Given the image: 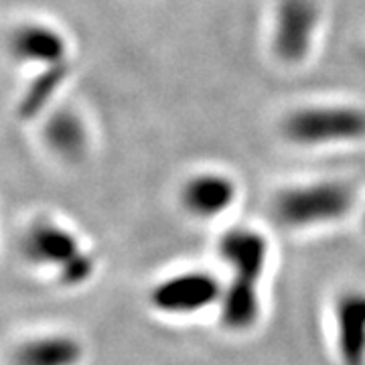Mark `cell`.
<instances>
[{"instance_id": "cell-10", "label": "cell", "mask_w": 365, "mask_h": 365, "mask_svg": "<svg viewBox=\"0 0 365 365\" xmlns=\"http://www.w3.org/2000/svg\"><path fill=\"white\" fill-rule=\"evenodd\" d=\"M45 140L61 158L76 160L88 150V130L83 120L69 110L53 114L45 126Z\"/></svg>"}, {"instance_id": "cell-3", "label": "cell", "mask_w": 365, "mask_h": 365, "mask_svg": "<svg viewBox=\"0 0 365 365\" xmlns=\"http://www.w3.org/2000/svg\"><path fill=\"white\" fill-rule=\"evenodd\" d=\"M282 134L299 146H331L365 140V108L355 104H307L282 120Z\"/></svg>"}, {"instance_id": "cell-2", "label": "cell", "mask_w": 365, "mask_h": 365, "mask_svg": "<svg viewBox=\"0 0 365 365\" xmlns=\"http://www.w3.org/2000/svg\"><path fill=\"white\" fill-rule=\"evenodd\" d=\"M355 203L353 189L343 181L319 179L297 182L278 191L274 217L290 230H311L343 220Z\"/></svg>"}, {"instance_id": "cell-1", "label": "cell", "mask_w": 365, "mask_h": 365, "mask_svg": "<svg viewBox=\"0 0 365 365\" xmlns=\"http://www.w3.org/2000/svg\"><path fill=\"white\" fill-rule=\"evenodd\" d=\"M217 254L230 270L217 307L220 323L235 335L248 333L262 317L260 284L270 264V240L252 225H234L217 240Z\"/></svg>"}, {"instance_id": "cell-8", "label": "cell", "mask_w": 365, "mask_h": 365, "mask_svg": "<svg viewBox=\"0 0 365 365\" xmlns=\"http://www.w3.org/2000/svg\"><path fill=\"white\" fill-rule=\"evenodd\" d=\"M335 351L341 365H365V290L335 300Z\"/></svg>"}, {"instance_id": "cell-6", "label": "cell", "mask_w": 365, "mask_h": 365, "mask_svg": "<svg viewBox=\"0 0 365 365\" xmlns=\"http://www.w3.org/2000/svg\"><path fill=\"white\" fill-rule=\"evenodd\" d=\"M237 201V182L222 170H199L189 175L179 189L182 211L195 220L209 222L227 213Z\"/></svg>"}, {"instance_id": "cell-11", "label": "cell", "mask_w": 365, "mask_h": 365, "mask_svg": "<svg viewBox=\"0 0 365 365\" xmlns=\"http://www.w3.org/2000/svg\"><path fill=\"white\" fill-rule=\"evenodd\" d=\"M81 345L67 335H47L33 339L16 351V365H78Z\"/></svg>"}, {"instance_id": "cell-12", "label": "cell", "mask_w": 365, "mask_h": 365, "mask_svg": "<svg viewBox=\"0 0 365 365\" xmlns=\"http://www.w3.org/2000/svg\"><path fill=\"white\" fill-rule=\"evenodd\" d=\"M67 76H69V63L39 69V73L29 83V88L19 102V116L31 120L39 112H43L47 106L51 104L53 96L66 83Z\"/></svg>"}, {"instance_id": "cell-13", "label": "cell", "mask_w": 365, "mask_h": 365, "mask_svg": "<svg viewBox=\"0 0 365 365\" xmlns=\"http://www.w3.org/2000/svg\"><path fill=\"white\" fill-rule=\"evenodd\" d=\"M96 268V260L91 254H79L73 262H69L63 270H59V276L66 284H81L86 280H90L91 274Z\"/></svg>"}, {"instance_id": "cell-7", "label": "cell", "mask_w": 365, "mask_h": 365, "mask_svg": "<svg viewBox=\"0 0 365 365\" xmlns=\"http://www.w3.org/2000/svg\"><path fill=\"white\" fill-rule=\"evenodd\" d=\"M9 51L19 63L43 67L69 63V45L63 33L47 23H23L9 37Z\"/></svg>"}, {"instance_id": "cell-4", "label": "cell", "mask_w": 365, "mask_h": 365, "mask_svg": "<svg viewBox=\"0 0 365 365\" xmlns=\"http://www.w3.org/2000/svg\"><path fill=\"white\" fill-rule=\"evenodd\" d=\"M223 280L209 270H185L157 282L148 299L157 313L169 317H193L220 307Z\"/></svg>"}, {"instance_id": "cell-5", "label": "cell", "mask_w": 365, "mask_h": 365, "mask_svg": "<svg viewBox=\"0 0 365 365\" xmlns=\"http://www.w3.org/2000/svg\"><path fill=\"white\" fill-rule=\"evenodd\" d=\"M321 25L317 0H278L272 23V51L288 66L304 61L313 51Z\"/></svg>"}, {"instance_id": "cell-9", "label": "cell", "mask_w": 365, "mask_h": 365, "mask_svg": "<svg viewBox=\"0 0 365 365\" xmlns=\"http://www.w3.org/2000/svg\"><path fill=\"white\" fill-rule=\"evenodd\" d=\"M25 254L29 260L45 266H59V270H63L69 262L83 254V250L79 248L78 237L66 227L51 222H39L26 234Z\"/></svg>"}, {"instance_id": "cell-14", "label": "cell", "mask_w": 365, "mask_h": 365, "mask_svg": "<svg viewBox=\"0 0 365 365\" xmlns=\"http://www.w3.org/2000/svg\"><path fill=\"white\" fill-rule=\"evenodd\" d=\"M364 230H365V211H364Z\"/></svg>"}]
</instances>
